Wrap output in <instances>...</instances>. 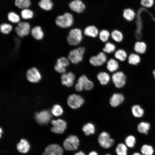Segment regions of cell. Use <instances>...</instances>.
Masks as SVG:
<instances>
[{"label":"cell","instance_id":"obj_37","mask_svg":"<svg viewBox=\"0 0 155 155\" xmlns=\"http://www.w3.org/2000/svg\"><path fill=\"white\" fill-rule=\"evenodd\" d=\"M125 142L128 148H133L134 147L136 143V138L133 135H129L126 137Z\"/></svg>","mask_w":155,"mask_h":155},{"label":"cell","instance_id":"obj_5","mask_svg":"<svg viewBox=\"0 0 155 155\" xmlns=\"http://www.w3.org/2000/svg\"><path fill=\"white\" fill-rule=\"evenodd\" d=\"M80 144V140L76 136L71 135L66 137L63 142V148L67 151H73L77 150Z\"/></svg>","mask_w":155,"mask_h":155},{"label":"cell","instance_id":"obj_16","mask_svg":"<svg viewBox=\"0 0 155 155\" xmlns=\"http://www.w3.org/2000/svg\"><path fill=\"white\" fill-rule=\"evenodd\" d=\"M51 117V113L47 111H44L37 113L35 116V118L37 122L40 124L47 123Z\"/></svg>","mask_w":155,"mask_h":155},{"label":"cell","instance_id":"obj_36","mask_svg":"<svg viewBox=\"0 0 155 155\" xmlns=\"http://www.w3.org/2000/svg\"><path fill=\"white\" fill-rule=\"evenodd\" d=\"M98 36L99 39L101 41L106 43L108 42L111 36V33L108 30L103 29L99 32Z\"/></svg>","mask_w":155,"mask_h":155},{"label":"cell","instance_id":"obj_8","mask_svg":"<svg viewBox=\"0 0 155 155\" xmlns=\"http://www.w3.org/2000/svg\"><path fill=\"white\" fill-rule=\"evenodd\" d=\"M63 148L57 144H51L45 148L42 155H63Z\"/></svg>","mask_w":155,"mask_h":155},{"label":"cell","instance_id":"obj_49","mask_svg":"<svg viewBox=\"0 0 155 155\" xmlns=\"http://www.w3.org/2000/svg\"><path fill=\"white\" fill-rule=\"evenodd\" d=\"M104 155H111L109 154H105Z\"/></svg>","mask_w":155,"mask_h":155},{"label":"cell","instance_id":"obj_25","mask_svg":"<svg viewBox=\"0 0 155 155\" xmlns=\"http://www.w3.org/2000/svg\"><path fill=\"white\" fill-rule=\"evenodd\" d=\"M115 58L117 60L123 62L127 59L128 55L127 51L123 49H119L114 53Z\"/></svg>","mask_w":155,"mask_h":155},{"label":"cell","instance_id":"obj_20","mask_svg":"<svg viewBox=\"0 0 155 155\" xmlns=\"http://www.w3.org/2000/svg\"><path fill=\"white\" fill-rule=\"evenodd\" d=\"M124 96L123 94L120 93L114 94L110 98L109 102L110 105L113 107L119 106L124 101Z\"/></svg>","mask_w":155,"mask_h":155},{"label":"cell","instance_id":"obj_33","mask_svg":"<svg viewBox=\"0 0 155 155\" xmlns=\"http://www.w3.org/2000/svg\"><path fill=\"white\" fill-rule=\"evenodd\" d=\"M105 43L104 47L102 49V51L104 52L111 54L115 52L116 50V46L114 43L109 42H107Z\"/></svg>","mask_w":155,"mask_h":155},{"label":"cell","instance_id":"obj_31","mask_svg":"<svg viewBox=\"0 0 155 155\" xmlns=\"http://www.w3.org/2000/svg\"><path fill=\"white\" fill-rule=\"evenodd\" d=\"M82 129L85 135L87 136L94 134L95 131V128L94 125L90 123L84 125Z\"/></svg>","mask_w":155,"mask_h":155},{"label":"cell","instance_id":"obj_15","mask_svg":"<svg viewBox=\"0 0 155 155\" xmlns=\"http://www.w3.org/2000/svg\"><path fill=\"white\" fill-rule=\"evenodd\" d=\"M75 78V74L71 71L63 73L61 77V83L67 87H71L73 85Z\"/></svg>","mask_w":155,"mask_h":155},{"label":"cell","instance_id":"obj_38","mask_svg":"<svg viewBox=\"0 0 155 155\" xmlns=\"http://www.w3.org/2000/svg\"><path fill=\"white\" fill-rule=\"evenodd\" d=\"M31 4L30 0H15V5L20 9H25Z\"/></svg>","mask_w":155,"mask_h":155},{"label":"cell","instance_id":"obj_39","mask_svg":"<svg viewBox=\"0 0 155 155\" xmlns=\"http://www.w3.org/2000/svg\"><path fill=\"white\" fill-rule=\"evenodd\" d=\"M12 27L11 25L6 23H3L0 25L1 32L5 34H9L11 31Z\"/></svg>","mask_w":155,"mask_h":155},{"label":"cell","instance_id":"obj_28","mask_svg":"<svg viewBox=\"0 0 155 155\" xmlns=\"http://www.w3.org/2000/svg\"><path fill=\"white\" fill-rule=\"evenodd\" d=\"M123 16L126 20L131 22L134 19L135 16V13L133 9L127 8L123 10Z\"/></svg>","mask_w":155,"mask_h":155},{"label":"cell","instance_id":"obj_14","mask_svg":"<svg viewBox=\"0 0 155 155\" xmlns=\"http://www.w3.org/2000/svg\"><path fill=\"white\" fill-rule=\"evenodd\" d=\"M53 125L51 130L53 132L57 134H62L64 131L67 127V123L63 120L58 119L53 120L51 121Z\"/></svg>","mask_w":155,"mask_h":155},{"label":"cell","instance_id":"obj_7","mask_svg":"<svg viewBox=\"0 0 155 155\" xmlns=\"http://www.w3.org/2000/svg\"><path fill=\"white\" fill-rule=\"evenodd\" d=\"M112 81L115 86L120 88L125 85L126 81V76L122 71H117L113 73L112 76Z\"/></svg>","mask_w":155,"mask_h":155},{"label":"cell","instance_id":"obj_24","mask_svg":"<svg viewBox=\"0 0 155 155\" xmlns=\"http://www.w3.org/2000/svg\"><path fill=\"white\" fill-rule=\"evenodd\" d=\"M127 60L129 64L136 66L141 62V59L139 54L135 52L130 53L128 56Z\"/></svg>","mask_w":155,"mask_h":155},{"label":"cell","instance_id":"obj_1","mask_svg":"<svg viewBox=\"0 0 155 155\" xmlns=\"http://www.w3.org/2000/svg\"><path fill=\"white\" fill-rule=\"evenodd\" d=\"M82 33L79 28H74L70 30L67 37V43L71 46L79 45L83 39Z\"/></svg>","mask_w":155,"mask_h":155},{"label":"cell","instance_id":"obj_48","mask_svg":"<svg viewBox=\"0 0 155 155\" xmlns=\"http://www.w3.org/2000/svg\"><path fill=\"white\" fill-rule=\"evenodd\" d=\"M2 133V131L1 129V128H0V137H1V134Z\"/></svg>","mask_w":155,"mask_h":155},{"label":"cell","instance_id":"obj_9","mask_svg":"<svg viewBox=\"0 0 155 155\" xmlns=\"http://www.w3.org/2000/svg\"><path fill=\"white\" fill-rule=\"evenodd\" d=\"M107 61V58L105 53L102 52L98 53L96 55L90 57L89 59L90 63L94 67L101 66Z\"/></svg>","mask_w":155,"mask_h":155},{"label":"cell","instance_id":"obj_50","mask_svg":"<svg viewBox=\"0 0 155 155\" xmlns=\"http://www.w3.org/2000/svg\"></svg>","mask_w":155,"mask_h":155},{"label":"cell","instance_id":"obj_34","mask_svg":"<svg viewBox=\"0 0 155 155\" xmlns=\"http://www.w3.org/2000/svg\"><path fill=\"white\" fill-rule=\"evenodd\" d=\"M140 151L143 155H153L154 152V149L151 145L144 144L142 146Z\"/></svg>","mask_w":155,"mask_h":155},{"label":"cell","instance_id":"obj_13","mask_svg":"<svg viewBox=\"0 0 155 155\" xmlns=\"http://www.w3.org/2000/svg\"><path fill=\"white\" fill-rule=\"evenodd\" d=\"M26 76L27 80L32 83H37L41 79L42 76L39 70L33 67L29 69L26 71Z\"/></svg>","mask_w":155,"mask_h":155},{"label":"cell","instance_id":"obj_44","mask_svg":"<svg viewBox=\"0 0 155 155\" xmlns=\"http://www.w3.org/2000/svg\"><path fill=\"white\" fill-rule=\"evenodd\" d=\"M74 155H85V154L82 151H80L76 152Z\"/></svg>","mask_w":155,"mask_h":155},{"label":"cell","instance_id":"obj_19","mask_svg":"<svg viewBox=\"0 0 155 155\" xmlns=\"http://www.w3.org/2000/svg\"><path fill=\"white\" fill-rule=\"evenodd\" d=\"M147 49V44L144 41L137 40L134 44V51L135 53L140 55L144 54L146 52Z\"/></svg>","mask_w":155,"mask_h":155},{"label":"cell","instance_id":"obj_46","mask_svg":"<svg viewBox=\"0 0 155 155\" xmlns=\"http://www.w3.org/2000/svg\"><path fill=\"white\" fill-rule=\"evenodd\" d=\"M132 155H143L141 153L138 152H135L133 153Z\"/></svg>","mask_w":155,"mask_h":155},{"label":"cell","instance_id":"obj_32","mask_svg":"<svg viewBox=\"0 0 155 155\" xmlns=\"http://www.w3.org/2000/svg\"><path fill=\"white\" fill-rule=\"evenodd\" d=\"M115 151L117 155H127L128 147L125 144L120 143L116 147Z\"/></svg>","mask_w":155,"mask_h":155},{"label":"cell","instance_id":"obj_6","mask_svg":"<svg viewBox=\"0 0 155 155\" xmlns=\"http://www.w3.org/2000/svg\"><path fill=\"white\" fill-rule=\"evenodd\" d=\"M98 142L102 148L108 149L111 148L114 144V140L111 138L109 134L106 132L103 131L99 135Z\"/></svg>","mask_w":155,"mask_h":155},{"label":"cell","instance_id":"obj_43","mask_svg":"<svg viewBox=\"0 0 155 155\" xmlns=\"http://www.w3.org/2000/svg\"><path fill=\"white\" fill-rule=\"evenodd\" d=\"M140 4L143 7L148 8L152 7L154 4V0H141Z\"/></svg>","mask_w":155,"mask_h":155},{"label":"cell","instance_id":"obj_3","mask_svg":"<svg viewBox=\"0 0 155 155\" xmlns=\"http://www.w3.org/2000/svg\"><path fill=\"white\" fill-rule=\"evenodd\" d=\"M85 49L83 46H80L71 50L69 52L67 58L70 62L77 64L83 60Z\"/></svg>","mask_w":155,"mask_h":155},{"label":"cell","instance_id":"obj_23","mask_svg":"<svg viewBox=\"0 0 155 155\" xmlns=\"http://www.w3.org/2000/svg\"><path fill=\"white\" fill-rule=\"evenodd\" d=\"M30 33L32 37L35 39L39 40L42 39L44 36V33L41 27L36 26L31 30Z\"/></svg>","mask_w":155,"mask_h":155},{"label":"cell","instance_id":"obj_27","mask_svg":"<svg viewBox=\"0 0 155 155\" xmlns=\"http://www.w3.org/2000/svg\"><path fill=\"white\" fill-rule=\"evenodd\" d=\"M111 37L114 41L118 43L122 42L124 39V35L123 33L117 29L114 30L111 32Z\"/></svg>","mask_w":155,"mask_h":155},{"label":"cell","instance_id":"obj_12","mask_svg":"<svg viewBox=\"0 0 155 155\" xmlns=\"http://www.w3.org/2000/svg\"><path fill=\"white\" fill-rule=\"evenodd\" d=\"M15 30L18 36L23 37L28 35L30 32V25L27 22H19L15 28Z\"/></svg>","mask_w":155,"mask_h":155},{"label":"cell","instance_id":"obj_22","mask_svg":"<svg viewBox=\"0 0 155 155\" xmlns=\"http://www.w3.org/2000/svg\"><path fill=\"white\" fill-rule=\"evenodd\" d=\"M119 67L118 61L115 59H110L106 62V68L110 72L114 73L117 71Z\"/></svg>","mask_w":155,"mask_h":155},{"label":"cell","instance_id":"obj_29","mask_svg":"<svg viewBox=\"0 0 155 155\" xmlns=\"http://www.w3.org/2000/svg\"><path fill=\"white\" fill-rule=\"evenodd\" d=\"M150 127V124L148 122L142 121L140 123L137 127V129L140 133L147 135Z\"/></svg>","mask_w":155,"mask_h":155},{"label":"cell","instance_id":"obj_47","mask_svg":"<svg viewBox=\"0 0 155 155\" xmlns=\"http://www.w3.org/2000/svg\"><path fill=\"white\" fill-rule=\"evenodd\" d=\"M152 74L154 78L155 79V68L153 70Z\"/></svg>","mask_w":155,"mask_h":155},{"label":"cell","instance_id":"obj_18","mask_svg":"<svg viewBox=\"0 0 155 155\" xmlns=\"http://www.w3.org/2000/svg\"><path fill=\"white\" fill-rule=\"evenodd\" d=\"M69 6L71 9L77 13L83 12L85 8V5L81 0H73L70 2Z\"/></svg>","mask_w":155,"mask_h":155},{"label":"cell","instance_id":"obj_11","mask_svg":"<svg viewBox=\"0 0 155 155\" xmlns=\"http://www.w3.org/2000/svg\"><path fill=\"white\" fill-rule=\"evenodd\" d=\"M70 61L67 58L62 57L58 58L54 67L55 71L61 74L66 72V68L69 66Z\"/></svg>","mask_w":155,"mask_h":155},{"label":"cell","instance_id":"obj_17","mask_svg":"<svg viewBox=\"0 0 155 155\" xmlns=\"http://www.w3.org/2000/svg\"><path fill=\"white\" fill-rule=\"evenodd\" d=\"M30 143L26 139H21L16 145V148L19 152L22 154L28 153L30 149Z\"/></svg>","mask_w":155,"mask_h":155},{"label":"cell","instance_id":"obj_41","mask_svg":"<svg viewBox=\"0 0 155 155\" xmlns=\"http://www.w3.org/2000/svg\"><path fill=\"white\" fill-rule=\"evenodd\" d=\"M51 112L54 115L59 116L62 115L63 113V110L60 105L56 104L53 106Z\"/></svg>","mask_w":155,"mask_h":155},{"label":"cell","instance_id":"obj_40","mask_svg":"<svg viewBox=\"0 0 155 155\" xmlns=\"http://www.w3.org/2000/svg\"><path fill=\"white\" fill-rule=\"evenodd\" d=\"M21 14L23 19H28L32 18L33 16V13L31 10L25 8L21 11Z\"/></svg>","mask_w":155,"mask_h":155},{"label":"cell","instance_id":"obj_26","mask_svg":"<svg viewBox=\"0 0 155 155\" xmlns=\"http://www.w3.org/2000/svg\"><path fill=\"white\" fill-rule=\"evenodd\" d=\"M96 77L100 84L102 85H107L109 82L110 77L109 75L106 72L101 71L97 75Z\"/></svg>","mask_w":155,"mask_h":155},{"label":"cell","instance_id":"obj_30","mask_svg":"<svg viewBox=\"0 0 155 155\" xmlns=\"http://www.w3.org/2000/svg\"><path fill=\"white\" fill-rule=\"evenodd\" d=\"M131 112L133 116L137 118H141L144 115V111L140 105H133L131 108Z\"/></svg>","mask_w":155,"mask_h":155},{"label":"cell","instance_id":"obj_21","mask_svg":"<svg viewBox=\"0 0 155 155\" xmlns=\"http://www.w3.org/2000/svg\"><path fill=\"white\" fill-rule=\"evenodd\" d=\"M83 33L86 36L95 38L98 35L99 32L97 28L94 25H89L84 29Z\"/></svg>","mask_w":155,"mask_h":155},{"label":"cell","instance_id":"obj_10","mask_svg":"<svg viewBox=\"0 0 155 155\" xmlns=\"http://www.w3.org/2000/svg\"><path fill=\"white\" fill-rule=\"evenodd\" d=\"M84 101V99L80 96L72 94L68 97L67 103L71 108L76 109L80 108L83 104Z\"/></svg>","mask_w":155,"mask_h":155},{"label":"cell","instance_id":"obj_4","mask_svg":"<svg viewBox=\"0 0 155 155\" xmlns=\"http://www.w3.org/2000/svg\"><path fill=\"white\" fill-rule=\"evenodd\" d=\"M94 86L93 82L86 75H82L78 78L77 82L75 86V88L77 91L80 92L84 89L90 90L93 88Z\"/></svg>","mask_w":155,"mask_h":155},{"label":"cell","instance_id":"obj_45","mask_svg":"<svg viewBox=\"0 0 155 155\" xmlns=\"http://www.w3.org/2000/svg\"><path fill=\"white\" fill-rule=\"evenodd\" d=\"M88 155H98V154L96 151H92L89 152Z\"/></svg>","mask_w":155,"mask_h":155},{"label":"cell","instance_id":"obj_2","mask_svg":"<svg viewBox=\"0 0 155 155\" xmlns=\"http://www.w3.org/2000/svg\"><path fill=\"white\" fill-rule=\"evenodd\" d=\"M74 22L72 15L69 12H66L63 15L57 16L55 20L56 24L62 28H67L71 27Z\"/></svg>","mask_w":155,"mask_h":155},{"label":"cell","instance_id":"obj_42","mask_svg":"<svg viewBox=\"0 0 155 155\" xmlns=\"http://www.w3.org/2000/svg\"><path fill=\"white\" fill-rule=\"evenodd\" d=\"M7 18L9 21L13 23L19 22L20 20L19 16L13 12H10L8 13Z\"/></svg>","mask_w":155,"mask_h":155},{"label":"cell","instance_id":"obj_35","mask_svg":"<svg viewBox=\"0 0 155 155\" xmlns=\"http://www.w3.org/2000/svg\"><path fill=\"white\" fill-rule=\"evenodd\" d=\"M38 4L41 8L45 11L51 10L53 6V3L51 0H40Z\"/></svg>","mask_w":155,"mask_h":155}]
</instances>
